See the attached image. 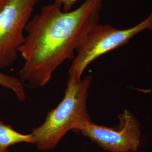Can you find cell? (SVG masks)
Listing matches in <instances>:
<instances>
[{"label": "cell", "mask_w": 152, "mask_h": 152, "mask_svg": "<svg viewBox=\"0 0 152 152\" xmlns=\"http://www.w3.org/2000/svg\"><path fill=\"white\" fill-rule=\"evenodd\" d=\"M104 0H86L75 10H61L54 2L42 7L28 23L24 42L18 50L24 59L20 79L31 88L45 86L64 61L99 24Z\"/></svg>", "instance_id": "6da1fadb"}, {"label": "cell", "mask_w": 152, "mask_h": 152, "mask_svg": "<svg viewBox=\"0 0 152 152\" xmlns=\"http://www.w3.org/2000/svg\"><path fill=\"white\" fill-rule=\"evenodd\" d=\"M92 79L87 76L79 81L68 80L60 103L49 112L41 125L33 129L34 144L39 151L54 149L68 132H78L82 125L91 121L87 99Z\"/></svg>", "instance_id": "7a4b0ae2"}, {"label": "cell", "mask_w": 152, "mask_h": 152, "mask_svg": "<svg viewBox=\"0 0 152 152\" xmlns=\"http://www.w3.org/2000/svg\"><path fill=\"white\" fill-rule=\"evenodd\" d=\"M147 29L152 31V11L142 22L128 29H120L108 24H98L77 49L68 71V80H80L86 67L94 60L124 45L132 37Z\"/></svg>", "instance_id": "3957f363"}, {"label": "cell", "mask_w": 152, "mask_h": 152, "mask_svg": "<svg viewBox=\"0 0 152 152\" xmlns=\"http://www.w3.org/2000/svg\"><path fill=\"white\" fill-rule=\"evenodd\" d=\"M39 0H6L0 11V68L12 65L24 42L25 31Z\"/></svg>", "instance_id": "277c9868"}, {"label": "cell", "mask_w": 152, "mask_h": 152, "mask_svg": "<svg viewBox=\"0 0 152 152\" xmlns=\"http://www.w3.org/2000/svg\"><path fill=\"white\" fill-rule=\"evenodd\" d=\"M118 117L120 124L116 128L90 121L82 125L78 132L109 152H135L140 145V124L128 110H125Z\"/></svg>", "instance_id": "5b68a950"}, {"label": "cell", "mask_w": 152, "mask_h": 152, "mask_svg": "<svg viewBox=\"0 0 152 152\" xmlns=\"http://www.w3.org/2000/svg\"><path fill=\"white\" fill-rule=\"evenodd\" d=\"M21 142L34 144V139L32 133H19L10 126L5 125L0 121V152L5 151L9 147Z\"/></svg>", "instance_id": "8992f818"}, {"label": "cell", "mask_w": 152, "mask_h": 152, "mask_svg": "<svg viewBox=\"0 0 152 152\" xmlns=\"http://www.w3.org/2000/svg\"><path fill=\"white\" fill-rule=\"evenodd\" d=\"M0 86L12 91L19 101H23L26 98L24 84L20 78L0 72Z\"/></svg>", "instance_id": "52a82bcc"}, {"label": "cell", "mask_w": 152, "mask_h": 152, "mask_svg": "<svg viewBox=\"0 0 152 152\" xmlns=\"http://www.w3.org/2000/svg\"><path fill=\"white\" fill-rule=\"evenodd\" d=\"M78 0H54V3L63 7V11L68 12L71 11L73 5Z\"/></svg>", "instance_id": "ba28073f"}, {"label": "cell", "mask_w": 152, "mask_h": 152, "mask_svg": "<svg viewBox=\"0 0 152 152\" xmlns=\"http://www.w3.org/2000/svg\"><path fill=\"white\" fill-rule=\"evenodd\" d=\"M6 1V0H0V3H1V4H5Z\"/></svg>", "instance_id": "9c48e42d"}, {"label": "cell", "mask_w": 152, "mask_h": 152, "mask_svg": "<svg viewBox=\"0 0 152 152\" xmlns=\"http://www.w3.org/2000/svg\"><path fill=\"white\" fill-rule=\"evenodd\" d=\"M4 5V4H1V3H0V11H1V9L2 8V7H3V6Z\"/></svg>", "instance_id": "30bf717a"}, {"label": "cell", "mask_w": 152, "mask_h": 152, "mask_svg": "<svg viewBox=\"0 0 152 152\" xmlns=\"http://www.w3.org/2000/svg\"><path fill=\"white\" fill-rule=\"evenodd\" d=\"M9 152V151L7 149V150H6L5 151H4V152Z\"/></svg>", "instance_id": "8fae6325"}]
</instances>
